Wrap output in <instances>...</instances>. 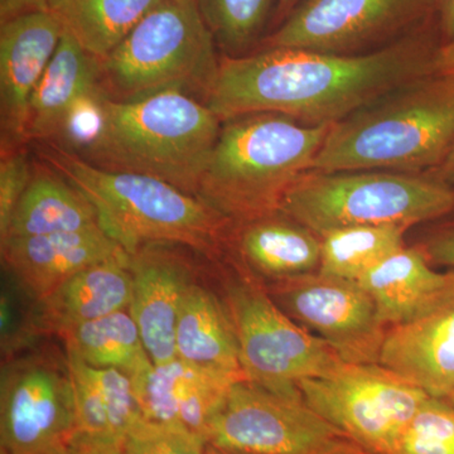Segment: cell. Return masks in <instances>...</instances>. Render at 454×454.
<instances>
[{
    "instance_id": "obj_12",
    "label": "cell",
    "mask_w": 454,
    "mask_h": 454,
    "mask_svg": "<svg viewBox=\"0 0 454 454\" xmlns=\"http://www.w3.org/2000/svg\"><path fill=\"white\" fill-rule=\"evenodd\" d=\"M264 284V283H262ZM271 300L348 364H379L387 327L356 280L321 271L264 284Z\"/></svg>"
},
{
    "instance_id": "obj_37",
    "label": "cell",
    "mask_w": 454,
    "mask_h": 454,
    "mask_svg": "<svg viewBox=\"0 0 454 454\" xmlns=\"http://www.w3.org/2000/svg\"><path fill=\"white\" fill-rule=\"evenodd\" d=\"M435 73L454 76V41L443 44L435 53Z\"/></svg>"
},
{
    "instance_id": "obj_23",
    "label": "cell",
    "mask_w": 454,
    "mask_h": 454,
    "mask_svg": "<svg viewBox=\"0 0 454 454\" xmlns=\"http://www.w3.org/2000/svg\"><path fill=\"white\" fill-rule=\"evenodd\" d=\"M176 354L188 363L245 376L225 301L197 279L188 286L179 309Z\"/></svg>"
},
{
    "instance_id": "obj_42",
    "label": "cell",
    "mask_w": 454,
    "mask_h": 454,
    "mask_svg": "<svg viewBox=\"0 0 454 454\" xmlns=\"http://www.w3.org/2000/svg\"><path fill=\"white\" fill-rule=\"evenodd\" d=\"M446 400L454 409V390L452 391V393L450 394V396H448Z\"/></svg>"
},
{
    "instance_id": "obj_3",
    "label": "cell",
    "mask_w": 454,
    "mask_h": 454,
    "mask_svg": "<svg viewBox=\"0 0 454 454\" xmlns=\"http://www.w3.org/2000/svg\"><path fill=\"white\" fill-rule=\"evenodd\" d=\"M454 146V76L427 74L331 125L312 169L419 173Z\"/></svg>"
},
{
    "instance_id": "obj_17",
    "label": "cell",
    "mask_w": 454,
    "mask_h": 454,
    "mask_svg": "<svg viewBox=\"0 0 454 454\" xmlns=\"http://www.w3.org/2000/svg\"><path fill=\"white\" fill-rule=\"evenodd\" d=\"M379 364L429 396H450L454 390V269L428 309L387 328Z\"/></svg>"
},
{
    "instance_id": "obj_18",
    "label": "cell",
    "mask_w": 454,
    "mask_h": 454,
    "mask_svg": "<svg viewBox=\"0 0 454 454\" xmlns=\"http://www.w3.org/2000/svg\"><path fill=\"white\" fill-rule=\"evenodd\" d=\"M125 252L100 226L80 231L11 238L2 244L5 268L18 288L38 303L74 274Z\"/></svg>"
},
{
    "instance_id": "obj_39",
    "label": "cell",
    "mask_w": 454,
    "mask_h": 454,
    "mask_svg": "<svg viewBox=\"0 0 454 454\" xmlns=\"http://www.w3.org/2000/svg\"><path fill=\"white\" fill-rule=\"evenodd\" d=\"M438 169V177L441 178L442 181L446 182L448 186L452 187L454 190V146L450 153L448 154L446 160H444L443 164H442Z\"/></svg>"
},
{
    "instance_id": "obj_9",
    "label": "cell",
    "mask_w": 454,
    "mask_h": 454,
    "mask_svg": "<svg viewBox=\"0 0 454 454\" xmlns=\"http://www.w3.org/2000/svg\"><path fill=\"white\" fill-rule=\"evenodd\" d=\"M77 435L66 354L37 349L3 361L0 454H67Z\"/></svg>"
},
{
    "instance_id": "obj_34",
    "label": "cell",
    "mask_w": 454,
    "mask_h": 454,
    "mask_svg": "<svg viewBox=\"0 0 454 454\" xmlns=\"http://www.w3.org/2000/svg\"><path fill=\"white\" fill-rule=\"evenodd\" d=\"M67 454H124L122 442L79 434Z\"/></svg>"
},
{
    "instance_id": "obj_31",
    "label": "cell",
    "mask_w": 454,
    "mask_h": 454,
    "mask_svg": "<svg viewBox=\"0 0 454 454\" xmlns=\"http://www.w3.org/2000/svg\"><path fill=\"white\" fill-rule=\"evenodd\" d=\"M207 441L175 424L140 418L122 441L124 454H205Z\"/></svg>"
},
{
    "instance_id": "obj_26",
    "label": "cell",
    "mask_w": 454,
    "mask_h": 454,
    "mask_svg": "<svg viewBox=\"0 0 454 454\" xmlns=\"http://www.w3.org/2000/svg\"><path fill=\"white\" fill-rule=\"evenodd\" d=\"M163 0H51L47 11L90 55L103 61Z\"/></svg>"
},
{
    "instance_id": "obj_24",
    "label": "cell",
    "mask_w": 454,
    "mask_h": 454,
    "mask_svg": "<svg viewBox=\"0 0 454 454\" xmlns=\"http://www.w3.org/2000/svg\"><path fill=\"white\" fill-rule=\"evenodd\" d=\"M79 434L92 438L124 441L137 420L142 418L131 380L114 369H97L66 352Z\"/></svg>"
},
{
    "instance_id": "obj_36",
    "label": "cell",
    "mask_w": 454,
    "mask_h": 454,
    "mask_svg": "<svg viewBox=\"0 0 454 454\" xmlns=\"http://www.w3.org/2000/svg\"><path fill=\"white\" fill-rule=\"evenodd\" d=\"M438 11L439 28L444 38V43L454 41V0H435Z\"/></svg>"
},
{
    "instance_id": "obj_25",
    "label": "cell",
    "mask_w": 454,
    "mask_h": 454,
    "mask_svg": "<svg viewBox=\"0 0 454 454\" xmlns=\"http://www.w3.org/2000/svg\"><path fill=\"white\" fill-rule=\"evenodd\" d=\"M98 225L97 210L85 195L46 163L35 164L31 184L18 202L2 244L11 238L61 234Z\"/></svg>"
},
{
    "instance_id": "obj_38",
    "label": "cell",
    "mask_w": 454,
    "mask_h": 454,
    "mask_svg": "<svg viewBox=\"0 0 454 454\" xmlns=\"http://www.w3.org/2000/svg\"><path fill=\"white\" fill-rule=\"evenodd\" d=\"M321 454H372L367 452L363 447L349 441L348 438H342L337 441L336 443L333 444L328 450H325Z\"/></svg>"
},
{
    "instance_id": "obj_5",
    "label": "cell",
    "mask_w": 454,
    "mask_h": 454,
    "mask_svg": "<svg viewBox=\"0 0 454 454\" xmlns=\"http://www.w3.org/2000/svg\"><path fill=\"white\" fill-rule=\"evenodd\" d=\"M330 128L277 113L223 121L197 197L232 226L277 214L289 188L312 169Z\"/></svg>"
},
{
    "instance_id": "obj_41",
    "label": "cell",
    "mask_w": 454,
    "mask_h": 454,
    "mask_svg": "<svg viewBox=\"0 0 454 454\" xmlns=\"http://www.w3.org/2000/svg\"><path fill=\"white\" fill-rule=\"evenodd\" d=\"M205 454H247L240 452H234V450H223V448L214 447L211 444H207Z\"/></svg>"
},
{
    "instance_id": "obj_20",
    "label": "cell",
    "mask_w": 454,
    "mask_h": 454,
    "mask_svg": "<svg viewBox=\"0 0 454 454\" xmlns=\"http://www.w3.org/2000/svg\"><path fill=\"white\" fill-rule=\"evenodd\" d=\"M234 262L267 284L315 273L321 265V236L282 212L232 226Z\"/></svg>"
},
{
    "instance_id": "obj_4",
    "label": "cell",
    "mask_w": 454,
    "mask_h": 454,
    "mask_svg": "<svg viewBox=\"0 0 454 454\" xmlns=\"http://www.w3.org/2000/svg\"><path fill=\"white\" fill-rule=\"evenodd\" d=\"M221 124L203 101L182 92L136 101L104 92L100 127L74 154L98 168L148 176L197 196Z\"/></svg>"
},
{
    "instance_id": "obj_30",
    "label": "cell",
    "mask_w": 454,
    "mask_h": 454,
    "mask_svg": "<svg viewBox=\"0 0 454 454\" xmlns=\"http://www.w3.org/2000/svg\"><path fill=\"white\" fill-rule=\"evenodd\" d=\"M391 454H454V409L450 403L427 397Z\"/></svg>"
},
{
    "instance_id": "obj_6",
    "label": "cell",
    "mask_w": 454,
    "mask_h": 454,
    "mask_svg": "<svg viewBox=\"0 0 454 454\" xmlns=\"http://www.w3.org/2000/svg\"><path fill=\"white\" fill-rule=\"evenodd\" d=\"M220 62L196 0H163L101 61V89L116 101L182 92L205 103Z\"/></svg>"
},
{
    "instance_id": "obj_35",
    "label": "cell",
    "mask_w": 454,
    "mask_h": 454,
    "mask_svg": "<svg viewBox=\"0 0 454 454\" xmlns=\"http://www.w3.org/2000/svg\"><path fill=\"white\" fill-rule=\"evenodd\" d=\"M51 0H0V22L29 12L47 11Z\"/></svg>"
},
{
    "instance_id": "obj_2",
    "label": "cell",
    "mask_w": 454,
    "mask_h": 454,
    "mask_svg": "<svg viewBox=\"0 0 454 454\" xmlns=\"http://www.w3.org/2000/svg\"><path fill=\"white\" fill-rule=\"evenodd\" d=\"M40 155L85 195L97 210L98 225L129 255L145 245L173 244L216 260L229 243L232 223L173 184L98 168L53 143H41Z\"/></svg>"
},
{
    "instance_id": "obj_27",
    "label": "cell",
    "mask_w": 454,
    "mask_h": 454,
    "mask_svg": "<svg viewBox=\"0 0 454 454\" xmlns=\"http://www.w3.org/2000/svg\"><path fill=\"white\" fill-rule=\"evenodd\" d=\"M61 339L65 351L86 365L119 370L129 379L153 364L129 309L76 325Z\"/></svg>"
},
{
    "instance_id": "obj_40",
    "label": "cell",
    "mask_w": 454,
    "mask_h": 454,
    "mask_svg": "<svg viewBox=\"0 0 454 454\" xmlns=\"http://www.w3.org/2000/svg\"><path fill=\"white\" fill-rule=\"evenodd\" d=\"M301 2V0H279V2H278L276 14H274V20H276V22L280 20V22H282L284 18L288 16L293 9L297 7Z\"/></svg>"
},
{
    "instance_id": "obj_7",
    "label": "cell",
    "mask_w": 454,
    "mask_h": 454,
    "mask_svg": "<svg viewBox=\"0 0 454 454\" xmlns=\"http://www.w3.org/2000/svg\"><path fill=\"white\" fill-rule=\"evenodd\" d=\"M453 211L454 190L441 178L389 170H309L280 206L282 214L319 236L354 226L411 229Z\"/></svg>"
},
{
    "instance_id": "obj_28",
    "label": "cell",
    "mask_w": 454,
    "mask_h": 454,
    "mask_svg": "<svg viewBox=\"0 0 454 454\" xmlns=\"http://www.w3.org/2000/svg\"><path fill=\"white\" fill-rule=\"evenodd\" d=\"M409 227L354 226L321 236L319 271L342 279L357 280L370 269L404 247Z\"/></svg>"
},
{
    "instance_id": "obj_1",
    "label": "cell",
    "mask_w": 454,
    "mask_h": 454,
    "mask_svg": "<svg viewBox=\"0 0 454 454\" xmlns=\"http://www.w3.org/2000/svg\"><path fill=\"white\" fill-rule=\"evenodd\" d=\"M435 53L408 37L355 55L269 47L221 59L205 104L221 121L277 113L333 125L406 83L435 73Z\"/></svg>"
},
{
    "instance_id": "obj_21",
    "label": "cell",
    "mask_w": 454,
    "mask_h": 454,
    "mask_svg": "<svg viewBox=\"0 0 454 454\" xmlns=\"http://www.w3.org/2000/svg\"><path fill=\"white\" fill-rule=\"evenodd\" d=\"M101 61L64 31L31 100L27 142L55 143L80 104L101 89Z\"/></svg>"
},
{
    "instance_id": "obj_11",
    "label": "cell",
    "mask_w": 454,
    "mask_h": 454,
    "mask_svg": "<svg viewBox=\"0 0 454 454\" xmlns=\"http://www.w3.org/2000/svg\"><path fill=\"white\" fill-rule=\"evenodd\" d=\"M342 438L303 397L240 380L212 422L207 443L247 454H321Z\"/></svg>"
},
{
    "instance_id": "obj_13",
    "label": "cell",
    "mask_w": 454,
    "mask_h": 454,
    "mask_svg": "<svg viewBox=\"0 0 454 454\" xmlns=\"http://www.w3.org/2000/svg\"><path fill=\"white\" fill-rule=\"evenodd\" d=\"M435 0H301L262 49L286 47L355 55L413 25Z\"/></svg>"
},
{
    "instance_id": "obj_32",
    "label": "cell",
    "mask_w": 454,
    "mask_h": 454,
    "mask_svg": "<svg viewBox=\"0 0 454 454\" xmlns=\"http://www.w3.org/2000/svg\"><path fill=\"white\" fill-rule=\"evenodd\" d=\"M27 149L13 148L2 152L0 162V240H5L9 223L18 202L31 184L35 164L29 160Z\"/></svg>"
},
{
    "instance_id": "obj_8",
    "label": "cell",
    "mask_w": 454,
    "mask_h": 454,
    "mask_svg": "<svg viewBox=\"0 0 454 454\" xmlns=\"http://www.w3.org/2000/svg\"><path fill=\"white\" fill-rule=\"evenodd\" d=\"M221 273V297L234 324L247 380L282 395L303 397L301 381L328 378L348 364L286 316L264 284L238 262Z\"/></svg>"
},
{
    "instance_id": "obj_10",
    "label": "cell",
    "mask_w": 454,
    "mask_h": 454,
    "mask_svg": "<svg viewBox=\"0 0 454 454\" xmlns=\"http://www.w3.org/2000/svg\"><path fill=\"white\" fill-rule=\"evenodd\" d=\"M304 402L367 452L391 454L428 394L380 364H346L298 385Z\"/></svg>"
},
{
    "instance_id": "obj_15",
    "label": "cell",
    "mask_w": 454,
    "mask_h": 454,
    "mask_svg": "<svg viewBox=\"0 0 454 454\" xmlns=\"http://www.w3.org/2000/svg\"><path fill=\"white\" fill-rule=\"evenodd\" d=\"M64 27L49 11L20 14L0 27L2 151L27 143L29 106L59 49Z\"/></svg>"
},
{
    "instance_id": "obj_19",
    "label": "cell",
    "mask_w": 454,
    "mask_h": 454,
    "mask_svg": "<svg viewBox=\"0 0 454 454\" xmlns=\"http://www.w3.org/2000/svg\"><path fill=\"white\" fill-rule=\"evenodd\" d=\"M129 254L90 265L35 303L40 334L61 337L71 328L129 309L133 279Z\"/></svg>"
},
{
    "instance_id": "obj_14",
    "label": "cell",
    "mask_w": 454,
    "mask_h": 454,
    "mask_svg": "<svg viewBox=\"0 0 454 454\" xmlns=\"http://www.w3.org/2000/svg\"><path fill=\"white\" fill-rule=\"evenodd\" d=\"M187 252L173 244H148L129 255L133 288L129 312L138 325L154 365L177 357L176 327L188 286L197 268Z\"/></svg>"
},
{
    "instance_id": "obj_29",
    "label": "cell",
    "mask_w": 454,
    "mask_h": 454,
    "mask_svg": "<svg viewBox=\"0 0 454 454\" xmlns=\"http://www.w3.org/2000/svg\"><path fill=\"white\" fill-rule=\"evenodd\" d=\"M279 0H196L219 51L247 55L274 18Z\"/></svg>"
},
{
    "instance_id": "obj_33",
    "label": "cell",
    "mask_w": 454,
    "mask_h": 454,
    "mask_svg": "<svg viewBox=\"0 0 454 454\" xmlns=\"http://www.w3.org/2000/svg\"><path fill=\"white\" fill-rule=\"evenodd\" d=\"M417 247L430 264L454 269V220L435 226Z\"/></svg>"
},
{
    "instance_id": "obj_16",
    "label": "cell",
    "mask_w": 454,
    "mask_h": 454,
    "mask_svg": "<svg viewBox=\"0 0 454 454\" xmlns=\"http://www.w3.org/2000/svg\"><path fill=\"white\" fill-rule=\"evenodd\" d=\"M130 380L145 419L184 427L207 441L232 385L247 378L176 357L152 364Z\"/></svg>"
},
{
    "instance_id": "obj_22",
    "label": "cell",
    "mask_w": 454,
    "mask_h": 454,
    "mask_svg": "<svg viewBox=\"0 0 454 454\" xmlns=\"http://www.w3.org/2000/svg\"><path fill=\"white\" fill-rule=\"evenodd\" d=\"M452 278V269L434 270L419 247H403L357 280L372 295L387 328L428 309Z\"/></svg>"
}]
</instances>
